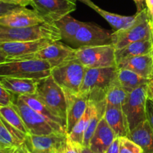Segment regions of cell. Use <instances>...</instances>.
<instances>
[{"label": "cell", "mask_w": 153, "mask_h": 153, "mask_svg": "<svg viewBox=\"0 0 153 153\" xmlns=\"http://www.w3.org/2000/svg\"><path fill=\"white\" fill-rule=\"evenodd\" d=\"M45 22L47 20L40 14L34 9L31 10L25 7H21L0 16V25L13 28L34 26Z\"/></svg>", "instance_id": "obj_13"}, {"label": "cell", "mask_w": 153, "mask_h": 153, "mask_svg": "<svg viewBox=\"0 0 153 153\" xmlns=\"http://www.w3.org/2000/svg\"><path fill=\"white\" fill-rule=\"evenodd\" d=\"M67 103L65 129L67 135L85 113L88 104L87 96L81 93H70L64 91Z\"/></svg>", "instance_id": "obj_15"}, {"label": "cell", "mask_w": 153, "mask_h": 153, "mask_svg": "<svg viewBox=\"0 0 153 153\" xmlns=\"http://www.w3.org/2000/svg\"><path fill=\"white\" fill-rule=\"evenodd\" d=\"M105 153H120V151L119 137H117L116 139L114 140V142H112L111 145L109 146V148H108V150L105 152Z\"/></svg>", "instance_id": "obj_37"}, {"label": "cell", "mask_w": 153, "mask_h": 153, "mask_svg": "<svg viewBox=\"0 0 153 153\" xmlns=\"http://www.w3.org/2000/svg\"><path fill=\"white\" fill-rule=\"evenodd\" d=\"M0 118H2L12 127L19 130V131L26 135L29 134L25 125V123L22 121L20 115L14 107L13 104L7 106H0Z\"/></svg>", "instance_id": "obj_28"}, {"label": "cell", "mask_w": 153, "mask_h": 153, "mask_svg": "<svg viewBox=\"0 0 153 153\" xmlns=\"http://www.w3.org/2000/svg\"><path fill=\"white\" fill-rule=\"evenodd\" d=\"M147 10H148V13H149V16H150L151 20H152L153 23V8H149V9L147 8Z\"/></svg>", "instance_id": "obj_48"}, {"label": "cell", "mask_w": 153, "mask_h": 153, "mask_svg": "<svg viewBox=\"0 0 153 153\" xmlns=\"http://www.w3.org/2000/svg\"><path fill=\"white\" fill-rule=\"evenodd\" d=\"M151 54H152V58H153V49H152V52H151Z\"/></svg>", "instance_id": "obj_49"}, {"label": "cell", "mask_w": 153, "mask_h": 153, "mask_svg": "<svg viewBox=\"0 0 153 153\" xmlns=\"http://www.w3.org/2000/svg\"><path fill=\"white\" fill-rule=\"evenodd\" d=\"M116 138L114 130L102 117L90 141L88 148L94 153H105Z\"/></svg>", "instance_id": "obj_17"}, {"label": "cell", "mask_w": 153, "mask_h": 153, "mask_svg": "<svg viewBox=\"0 0 153 153\" xmlns=\"http://www.w3.org/2000/svg\"><path fill=\"white\" fill-rule=\"evenodd\" d=\"M117 69H128L143 78L153 80V58L152 54L132 57L117 64Z\"/></svg>", "instance_id": "obj_19"}, {"label": "cell", "mask_w": 153, "mask_h": 153, "mask_svg": "<svg viewBox=\"0 0 153 153\" xmlns=\"http://www.w3.org/2000/svg\"><path fill=\"white\" fill-rule=\"evenodd\" d=\"M103 117L111 128L114 130L117 137H128L130 134L129 127L126 116L122 108L105 105V110Z\"/></svg>", "instance_id": "obj_20"}, {"label": "cell", "mask_w": 153, "mask_h": 153, "mask_svg": "<svg viewBox=\"0 0 153 153\" xmlns=\"http://www.w3.org/2000/svg\"><path fill=\"white\" fill-rule=\"evenodd\" d=\"M15 96L9 92L0 82V106H7L13 104Z\"/></svg>", "instance_id": "obj_33"}, {"label": "cell", "mask_w": 153, "mask_h": 153, "mask_svg": "<svg viewBox=\"0 0 153 153\" xmlns=\"http://www.w3.org/2000/svg\"><path fill=\"white\" fill-rule=\"evenodd\" d=\"M0 1H3L7 3H11V4H18V5L25 7V6L28 5V4H31L32 0H0Z\"/></svg>", "instance_id": "obj_38"}, {"label": "cell", "mask_w": 153, "mask_h": 153, "mask_svg": "<svg viewBox=\"0 0 153 153\" xmlns=\"http://www.w3.org/2000/svg\"><path fill=\"white\" fill-rule=\"evenodd\" d=\"M146 120L149 122L151 128L153 130V101L149 98L147 99L146 105Z\"/></svg>", "instance_id": "obj_36"}, {"label": "cell", "mask_w": 153, "mask_h": 153, "mask_svg": "<svg viewBox=\"0 0 153 153\" xmlns=\"http://www.w3.org/2000/svg\"><path fill=\"white\" fill-rule=\"evenodd\" d=\"M76 49L72 48L59 40L52 42L37 52L17 57L13 60H41L46 61L51 68L57 67L68 60L75 58ZM10 61V60H9Z\"/></svg>", "instance_id": "obj_9"}, {"label": "cell", "mask_w": 153, "mask_h": 153, "mask_svg": "<svg viewBox=\"0 0 153 153\" xmlns=\"http://www.w3.org/2000/svg\"><path fill=\"white\" fill-rule=\"evenodd\" d=\"M117 66L108 68H86L79 93L94 102L101 113L105 110V97L108 91L117 76Z\"/></svg>", "instance_id": "obj_1"}, {"label": "cell", "mask_w": 153, "mask_h": 153, "mask_svg": "<svg viewBox=\"0 0 153 153\" xmlns=\"http://www.w3.org/2000/svg\"><path fill=\"white\" fill-rule=\"evenodd\" d=\"M31 7L49 22H55L76 9L73 0H32Z\"/></svg>", "instance_id": "obj_12"}, {"label": "cell", "mask_w": 153, "mask_h": 153, "mask_svg": "<svg viewBox=\"0 0 153 153\" xmlns=\"http://www.w3.org/2000/svg\"><path fill=\"white\" fill-rule=\"evenodd\" d=\"M21 145L0 118V147H18Z\"/></svg>", "instance_id": "obj_31"}, {"label": "cell", "mask_w": 153, "mask_h": 153, "mask_svg": "<svg viewBox=\"0 0 153 153\" xmlns=\"http://www.w3.org/2000/svg\"><path fill=\"white\" fill-rule=\"evenodd\" d=\"M147 94L148 98L153 101V80L149 81L147 85Z\"/></svg>", "instance_id": "obj_39"}, {"label": "cell", "mask_w": 153, "mask_h": 153, "mask_svg": "<svg viewBox=\"0 0 153 153\" xmlns=\"http://www.w3.org/2000/svg\"><path fill=\"white\" fill-rule=\"evenodd\" d=\"M29 153H59L54 150H46V151H38V150H28Z\"/></svg>", "instance_id": "obj_43"}, {"label": "cell", "mask_w": 153, "mask_h": 153, "mask_svg": "<svg viewBox=\"0 0 153 153\" xmlns=\"http://www.w3.org/2000/svg\"><path fill=\"white\" fill-rule=\"evenodd\" d=\"M23 6L18 5V4H11V3H7L5 2L0 1V16H4V15L7 14L9 12L12 11L13 10L19 8Z\"/></svg>", "instance_id": "obj_35"}, {"label": "cell", "mask_w": 153, "mask_h": 153, "mask_svg": "<svg viewBox=\"0 0 153 153\" xmlns=\"http://www.w3.org/2000/svg\"><path fill=\"white\" fill-rule=\"evenodd\" d=\"M135 3L136 6H137V11L139 12L144 9L146 8V4H145V0H133Z\"/></svg>", "instance_id": "obj_40"}, {"label": "cell", "mask_w": 153, "mask_h": 153, "mask_svg": "<svg viewBox=\"0 0 153 153\" xmlns=\"http://www.w3.org/2000/svg\"><path fill=\"white\" fill-rule=\"evenodd\" d=\"M103 114L99 111L97 109V106L96 105L95 108L94 110L92 116H91V118H90L89 123H88V126H87L86 129H85V134H84V140H83V146L85 147H89L90 141H91V138H92L93 135H94V132H95L96 129H97V126H98L99 122H100V119L103 117Z\"/></svg>", "instance_id": "obj_30"}, {"label": "cell", "mask_w": 153, "mask_h": 153, "mask_svg": "<svg viewBox=\"0 0 153 153\" xmlns=\"http://www.w3.org/2000/svg\"><path fill=\"white\" fill-rule=\"evenodd\" d=\"M82 153H94L88 147H85V146H82Z\"/></svg>", "instance_id": "obj_47"}, {"label": "cell", "mask_w": 153, "mask_h": 153, "mask_svg": "<svg viewBox=\"0 0 153 153\" xmlns=\"http://www.w3.org/2000/svg\"><path fill=\"white\" fill-rule=\"evenodd\" d=\"M145 4L146 8H153V0H145Z\"/></svg>", "instance_id": "obj_46"}, {"label": "cell", "mask_w": 153, "mask_h": 153, "mask_svg": "<svg viewBox=\"0 0 153 153\" xmlns=\"http://www.w3.org/2000/svg\"><path fill=\"white\" fill-rule=\"evenodd\" d=\"M86 68L79 59L73 58L51 69V75L55 82L70 93H79Z\"/></svg>", "instance_id": "obj_6"}, {"label": "cell", "mask_w": 153, "mask_h": 153, "mask_svg": "<svg viewBox=\"0 0 153 153\" xmlns=\"http://www.w3.org/2000/svg\"><path fill=\"white\" fill-rule=\"evenodd\" d=\"M67 134L53 132L46 135L28 134L24 143L28 150H54L61 153L67 142Z\"/></svg>", "instance_id": "obj_14"}, {"label": "cell", "mask_w": 153, "mask_h": 153, "mask_svg": "<svg viewBox=\"0 0 153 153\" xmlns=\"http://www.w3.org/2000/svg\"><path fill=\"white\" fill-rule=\"evenodd\" d=\"M35 95L65 125L67 103L64 89L57 83L52 75L37 80Z\"/></svg>", "instance_id": "obj_4"}, {"label": "cell", "mask_w": 153, "mask_h": 153, "mask_svg": "<svg viewBox=\"0 0 153 153\" xmlns=\"http://www.w3.org/2000/svg\"><path fill=\"white\" fill-rule=\"evenodd\" d=\"M50 64L41 60H10L0 63V77L39 80L51 75Z\"/></svg>", "instance_id": "obj_5"}, {"label": "cell", "mask_w": 153, "mask_h": 153, "mask_svg": "<svg viewBox=\"0 0 153 153\" xmlns=\"http://www.w3.org/2000/svg\"><path fill=\"white\" fill-rule=\"evenodd\" d=\"M120 153H143L140 146L127 136L119 137Z\"/></svg>", "instance_id": "obj_32"}, {"label": "cell", "mask_w": 153, "mask_h": 153, "mask_svg": "<svg viewBox=\"0 0 153 153\" xmlns=\"http://www.w3.org/2000/svg\"><path fill=\"white\" fill-rule=\"evenodd\" d=\"M152 49L153 40H148L133 42L124 47L115 50L116 64L132 57L150 54Z\"/></svg>", "instance_id": "obj_22"}, {"label": "cell", "mask_w": 153, "mask_h": 153, "mask_svg": "<svg viewBox=\"0 0 153 153\" xmlns=\"http://www.w3.org/2000/svg\"><path fill=\"white\" fill-rule=\"evenodd\" d=\"M113 32L95 23L85 22L70 44L76 48L112 45Z\"/></svg>", "instance_id": "obj_10"}, {"label": "cell", "mask_w": 153, "mask_h": 153, "mask_svg": "<svg viewBox=\"0 0 153 153\" xmlns=\"http://www.w3.org/2000/svg\"><path fill=\"white\" fill-rule=\"evenodd\" d=\"M117 78L123 88L131 92L137 88L146 85L150 80L128 69H118Z\"/></svg>", "instance_id": "obj_24"}, {"label": "cell", "mask_w": 153, "mask_h": 153, "mask_svg": "<svg viewBox=\"0 0 153 153\" xmlns=\"http://www.w3.org/2000/svg\"><path fill=\"white\" fill-rule=\"evenodd\" d=\"M152 40H153V38H152Z\"/></svg>", "instance_id": "obj_50"}, {"label": "cell", "mask_w": 153, "mask_h": 153, "mask_svg": "<svg viewBox=\"0 0 153 153\" xmlns=\"http://www.w3.org/2000/svg\"><path fill=\"white\" fill-rule=\"evenodd\" d=\"M7 61V57L4 52L1 51V50L0 49V63L5 62Z\"/></svg>", "instance_id": "obj_45"}, {"label": "cell", "mask_w": 153, "mask_h": 153, "mask_svg": "<svg viewBox=\"0 0 153 153\" xmlns=\"http://www.w3.org/2000/svg\"><path fill=\"white\" fill-rule=\"evenodd\" d=\"M16 147H0V153H13Z\"/></svg>", "instance_id": "obj_42"}, {"label": "cell", "mask_w": 153, "mask_h": 153, "mask_svg": "<svg viewBox=\"0 0 153 153\" xmlns=\"http://www.w3.org/2000/svg\"><path fill=\"white\" fill-rule=\"evenodd\" d=\"M128 93L124 89L118 80L117 76L109 88L105 97V105L121 107L125 103Z\"/></svg>", "instance_id": "obj_29"}, {"label": "cell", "mask_w": 153, "mask_h": 153, "mask_svg": "<svg viewBox=\"0 0 153 153\" xmlns=\"http://www.w3.org/2000/svg\"><path fill=\"white\" fill-rule=\"evenodd\" d=\"M46 38L61 40V33L55 22L47 21L25 28H13L0 25V42L30 41Z\"/></svg>", "instance_id": "obj_3"}, {"label": "cell", "mask_w": 153, "mask_h": 153, "mask_svg": "<svg viewBox=\"0 0 153 153\" xmlns=\"http://www.w3.org/2000/svg\"><path fill=\"white\" fill-rule=\"evenodd\" d=\"M96 104L91 100H88V106L85 110V113L82 116V118L79 120L75 127L73 128L72 131L68 134V136L70 140L75 142H77L79 145L83 146L84 134H85V129L89 123L90 118L92 116L94 110L95 108Z\"/></svg>", "instance_id": "obj_26"}, {"label": "cell", "mask_w": 153, "mask_h": 153, "mask_svg": "<svg viewBox=\"0 0 153 153\" xmlns=\"http://www.w3.org/2000/svg\"><path fill=\"white\" fill-rule=\"evenodd\" d=\"M73 1H79L81 2H83L84 4H87V5H88L90 8H93V7L95 5V4H94L93 2H91V0H73Z\"/></svg>", "instance_id": "obj_44"}, {"label": "cell", "mask_w": 153, "mask_h": 153, "mask_svg": "<svg viewBox=\"0 0 153 153\" xmlns=\"http://www.w3.org/2000/svg\"><path fill=\"white\" fill-rule=\"evenodd\" d=\"M147 85L142 86L128 93L125 103L122 106V110L128 121L130 131L146 120Z\"/></svg>", "instance_id": "obj_8"}, {"label": "cell", "mask_w": 153, "mask_h": 153, "mask_svg": "<svg viewBox=\"0 0 153 153\" xmlns=\"http://www.w3.org/2000/svg\"><path fill=\"white\" fill-rule=\"evenodd\" d=\"M82 146L73 142L68 136L65 146L61 153H82Z\"/></svg>", "instance_id": "obj_34"}, {"label": "cell", "mask_w": 153, "mask_h": 153, "mask_svg": "<svg viewBox=\"0 0 153 153\" xmlns=\"http://www.w3.org/2000/svg\"><path fill=\"white\" fill-rule=\"evenodd\" d=\"M18 97L31 109L41 115L52 125L55 131L58 133L67 134L64 122L58 117H57L41 100H39L35 94H25L19 95Z\"/></svg>", "instance_id": "obj_18"}, {"label": "cell", "mask_w": 153, "mask_h": 153, "mask_svg": "<svg viewBox=\"0 0 153 153\" xmlns=\"http://www.w3.org/2000/svg\"><path fill=\"white\" fill-rule=\"evenodd\" d=\"M84 22L74 19L69 14L55 22V24L59 29L61 39L70 44Z\"/></svg>", "instance_id": "obj_25"}, {"label": "cell", "mask_w": 153, "mask_h": 153, "mask_svg": "<svg viewBox=\"0 0 153 153\" xmlns=\"http://www.w3.org/2000/svg\"><path fill=\"white\" fill-rule=\"evenodd\" d=\"M75 58L88 68L116 66L115 48L112 45L76 48Z\"/></svg>", "instance_id": "obj_7"}, {"label": "cell", "mask_w": 153, "mask_h": 153, "mask_svg": "<svg viewBox=\"0 0 153 153\" xmlns=\"http://www.w3.org/2000/svg\"><path fill=\"white\" fill-rule=\"evenodd\" d=\"M153 23L146 7L136 13L133 23L125 29L114 31L112 34V46L115 50L140 40H152Z\"/></svg>", "instance_id": "obj_2"}, {"label": "cell", "mask_w": 153, "mask_h": 153, "mask_svg": "<svg viewBox=\"0 0 153 153\" xmlns=\"http://www.w3.org/2000/svg\"><path fill=\"white\" fill-rule=\"evenodd\" d=\"M53 41L55 40L46 38L30 41L0 42V49L7 56V61H9L37 52Z\"/></svg>", "instance_id": "obj_16"}, {"label": "cell", "mask_w": 153, "mask_h": 153, "mask_svg": "<svg viewBox=\"0 0 153 153\" xmlns=\"http://www.w3.org/2000/svg\"><path fill=\"white\" fill-rule=\"evenodd\" d=\"M0 82L6 90L16 96L35 94L37 91V80L35 79L3 76L0 77Z\"/></svg>", "instance_id": "obj_21"}, {"label": "cell", "mask_w": 153, "mask_h": 153, "mask_svg": "<svg viewBox=\"0 0 153 153\" xmlns=\"http://www.w3.org/2000/svg\"><path fill=\"white\" fill-rule=\"evenodd\" d=\"M14 96L13 104L25 123L29 134L46 135L56 132L41 115L31 109L18 96Z\"/></svg>", "instance_id": "obj_11"}, {"label": "cell", "mask_w": 153, "mask_h": 153, "mask_svg": "<svg viewBox=\"0 0 153 153\" xmlns=\"http://www.w3.org/2000/svg\"><path fill=\"white\" fill-rule=\"evenodd\" d=\"M128 138L140 146L143 153H153V130L147 120L131 130Z\"/></svg>", "instance_id": "obj_23"}, {"label": "cell", "mask_w": 153, "mask_h": 153, "mask_svg": "<svg viewBox=\"0 0 153 153\" xmlns=\"http://www.w3.org/2000/svg\"><path fill=\"white\" fill-rule=\"evenodd\" d=\"M93 9L95 10L98 14H100L112 27L115 31L125 29L133 23L136 17V14L132 16H122L117 14L111 13V12L99 8L97 5H94Z\"/></svg>", "instance_id": "obj_27"}, {"label": "cell", "mask_w": 153, "mask_h": 153, "mask_svg": "<svg viewBox=\"0 0 153 153\" xmlns=\"http://www.w3.org/2000/svg\"><path fill=\"white\" fill-rule=\"evenodd\" d=\"M13 153H29V152H28L25 144L23 143L22 145L16 147V148H15L14 151H13Z\"/></svg>", "instance_id": "obj_41"}]
</instances>
